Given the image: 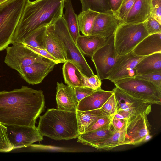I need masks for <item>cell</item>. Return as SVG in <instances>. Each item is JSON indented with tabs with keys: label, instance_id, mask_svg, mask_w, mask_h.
Returning a JSON list of instances; mask_svg holds the SVG:
<instances>
[{
	"label": "cell",
	"instance_id": "10",
	"mask_svg": "<svg viewBox=\"0 0 161 161\" xmlns=\"http://www.w3.org/2000/svg\"><path fill=\"white\" fill-rule=\"evenodd\" d=\"M147 116L139 114L128 122L125 140L122 145H137L150 139L151 126Z\"/></svg>",
	"mask_w": 161,
	"mask_h": 161
},
{
	"label": "cell",
	"instance_id": "23",
	"mask_svg": "<svg viewBox=\"0 0 161 161\" xmlns=\"http://www.w3.org/2000/svg\"><path fill=\"white\" fill-rule=\"evenodd\" d=\"M45 49L61 63L67 61L63 49L48 25L44 38Z\"/></svg>",
	"mask_w": 161,
	"mask_h": 161
},
{
	"label": "cell",
	"instance_id": "43",
	"mask_svg": "<svg viewBox=\"0 0 161 161\" xmlns=\"http://www.w3.org/2000/svg\"><path fill=\"white\" fill-rule=\"evenodd\" d=\"M7 0H0V4L6 1Z\"/></svg>",
	"mask_w": 161,
	"mask_h": 161
},
{
	"label": "cell",
	"instance_id": "12",
	"mask_svg": "<svg viewBox=\"0 0 161 161\" xmlns=\"http://www.w3.org/2000/svg\"><path fill=\"white\" fill-rule=\"evenodd\" d=\"M146 56L136 55L133 51L119 55L107 79L114 83L123 79L134 77L136 75L135 67Z\"/></svg>",
	"mask_w": 161,
	"mask_h": 161
},
{
	"label": "cell",
	"instance_id": "7",
	"mask_svg": "<svg viewBox=\"0 0 161 161\" xmlns=\"http://www.w3.org/2000/svg\"><path fill=\"white\" fill-rule=\"evenodd\" d=\"M114 84L133 97L152 104H161V89L151 82L132 77L121 80Z\"/></svg>",
	"mask_w": 161,
	"mask_h": 161
},
{
	"label": "cell",
	"instance_id": "32",
	"mask_svg": "<svg viewBox=\"0 0 161 161\" xmlns=\"http://www.w3.org/2000/svg\"><path fill=\"white\" fill-rule=\"evenodd\" d=\"M136 1V0H123L119 8L114 13L121 22L130 11Z\"/></svg>",
	"mask_w": 161,
	"mask_h": 161
},
{
	"label": "cell",
	"instance_id": "2",
	"mask_svg": "<svg viewBox=\"0 0 161 161\" xmlns=\"http://www.w3.org/2000/svg\"><path fill=\"white\" fill-rule=\"evenodd\" d=\"M65 0L29 1L15 29L10 44L22 43L38 28L53 24L63 15Z\"/></svg>",
	"mask_w": 161,
	"mask_h": 161
},
{
	"label": "cell",
	"instance_id": "4",
	"mask_svg": "<svg viewBox=\"0 0 161 161\" xmlns=\"http://www.w3.org/2000/svg\"><path fill=\"white\" fill-rule=\"evenodd\" d=\"M48 25L61 45L66 60L74 63L86 75H95L69 32L63 16Z\"/></svg>",
	"mask_w": 161,
	"mask_h": 161
},
{
	"label": "cell",
	"instance_id": "41",
	"mask_svg": "<svg viewBox=\"0 0 161 161\" xmlns=\"http://www.w3.org/2000/svg\"><path fill=\"white\" fill-rule=\"evenodd\" d=\"M128 121V120L117 118L113 116L111 123L114 130H118L123 128Z\"/></svg>",
	"mask_w": 161,
	"mask_h": 161
},
{
	"label": "cell",
	"instance_id": "9",
	"mask_svg": "<svg viewBox=\"0 0 161 161\" xmlns=\"http://www.w3.org/2000/svg\"><path fill=\"white\" fill-rule=\"evenodd\" d=\"M118 56L115 48L113 34L107 38L104 44L91 57L97 75L101 80L107 79Z\"/></svg>",
	"mask_w": 161,
	"mask_h": 161
},
{
	"label": "cell",
	"instance_id": "5",
	"mask_svg": "<svg viewBox=\"0 0 161 161\" xmlns=\"http://www.w3.org/2000/svg\"><path fill=\"white\" fill-rule=\"evenodd\" d=\"M30 0H7L0 4V52L10 44Z\"/></svg>",
	"mask_w": 161,
	"mask_h": 161
},
{
	"label": "cell",
	"instance_id": "15",
	"mask_svg": "<svg viewBox=\"0 0 161 161\" xmlns=\"http://www.w3.org/2000/svg\"><path fill=\"white\" fill-rule=\"evenodd\" d=\"M120 23L111 10L100 13L95 20L90 35L107 38L114 33Z\"/></svg>",
	"mask_w": 161,
	"mask_h": 161
},
{
	"label": "cell",
	"instance_id": "42",
	"mask_svg": "<svg viewBox=\"0 0 161 161\" xmlns=\"http://www.w3.org/2000/svg\"><path fill=\"white\" fill-rule=\"evenodd\" d=\"M111 10L114 13L119 8L123 0H108Z\"/></svg>",
	"mask_w": 161,
	"mask_h": 161
},
{
	"label": "cell",
	"instance_id": "24",
	"mask_svg": "<svg viewBox=\"0 0 161 161\" xmlns=\"http://www.w3.org/2000/svg\"><path fill=\"white\" fill-rule=\"evenodd\" d=\"M62 73L67 85L73 88L83 87V73L72 62L67 61L64 63Z\"/></svg>",
	"mask_w": 161,
	"mask_h": 161
},
{
	"label": "cell",
	"instance_id": "31",
	"mask_svg": "<svg viewBox=\"0 0 161 161\" xmlns=\"http://www.w3.org/2000/svg\"><path fill=\"white\" fill-rule=\"evenodd\" d=\"M13 149L8 138L7 128L0 123V152H8Z\"/></svg>",
	"mask_w": 161,
	"mask_h": 161
},
{
	"label": "cell",
	"instance_id": "33",
	"mask_svg": "<svg viewBox=\"0 0 161 161\" xmlns=\"http://www.w3.org/2000/svg\"><path fill=\"white\" fill-rule=\"evenodd\" d=\"M100 109L106 113L112 116L116 113L118 110L117 103L114 93Z\"/></svg>",
	"mask_w": 161,
	"mask_h": 161
},
{
	"label": "cell",
	"instance_id": "6",
	"mask_svg": "<svg viewBox=\"0 0 161 161\" xmlns=\"http://www.w3.org/2000/svg\"><path fill=\"white\" fill-rule=\"evenodd\" d=\"M114 34L115 48L119 55L132 51L140 42L149 35L145 22L120 23Z\"/></svg>",
	"mask_w": 161,
	"mask_h": 161
},
{
	"label": "cell",
	"instance_id": "22",
	"mask_svg": "<svg viewBox=\"0 0 161 161\" xmlns=\"http://www.w3.org/2000/svg\"><path fill=\"white\" fill-rule=\"evenodd\" d=\"M78 131L80 134L86 130L99 119L110 115L100 109L76 111Z\"/></svg>",
	"mask_w": 161,
	"mask_h": 161
},
{
	"label": "cell",
	"instance_id": "39",
	"mask_svg": "<svg viewBox=\"0 0 161 161\" xmlns=\"http://www.w3.org/2000/svg\"><path fill=\"white\" fill-rule=\"evenodd\" d=\"M74 88L78 102L89 95L95 90L84 87H75Z\"/></svg>",
	"mask_w": 161,
	"mask_h": 161
},
{
	"label": "cell",
	"instance_id": "25",
	"mask_svg": "<svg viewBox=\"0 0 161 161\" xmlns=\"http://www.w3.org/2000/svg\"><path fill=\"white\" fill-rule=\"evenodd\" d=\"M134 69L136 75L161 71V53L146 56L139 62Z\"/></svg>",
	"mask_w": 161,
	"mask_h": 161
},
{
	"label": "cell",
	"instance_id": "29",
	"mask_svg": "<svg viewBox=\"0 0 161 161\" xmlns=\"http://www.w3.org/2000/svg\"><path fill=\"white\" fill-rule=\"evenodd\" d=\"M47 26L40 27L33 31L24 40L22 43L45 49L44 38Z\"/></svg>",
	"mask_w": 161,
	"mask_h": 161
},
{
	"label": "cell",
	"instance_id": "36",
	"mask_svg": "<svg viewBox=\"0 0 161 161\" xmlns=\"http://www.w3.org/2000/svg\"><path fill=\"white\" fill-rule=\"evenodd\" d=\"M145 22L146 29L149 35L161 32V24L151 15Z\"/></svg>",
	"mask_w": 161,
	"mask_h": 161
},
{
	"label": "cell",
	"instance_id": "19",
	"mask_svg": "<svg viewBox=\"0 0 161 161\" xmlns=\"http://www.w3.org/2000/svg\"><path fill=\"white\" fill-rule=\"evenodd\" d=\"M132 51L136 55L142 56L161 53V32L148 35Z\"/></svg>",
	"mask_w": 161,
	"mask_h": 161
},
{
	"label": "cell",
	"instance_id": "37",
	"mask_svg": "<svg viewBox=\"0 0 161 161\" xmlns=\"http://www.w3.org/2000/svg\"><path fill=\"white\" fill-rule=\"evenodd\" d=\"M151 16L161 24V0H150Z\"/></svg>",
	"mask_w": 161,
	"mask_h": 161
},
{
	"label": "cell",
	"instance_id": "8",
	"mask_svg": "<svg viewBox=\"0 0 161 161\" xmlns=\"http://www.w3.org/2000/svg\"><path fill=\"white\" fill-rule=\"evenodd\" d=\"M12 44V46H8L6 48V53L4 62L7 66L19 74L24 68L32 64L51 61L34 52L22 43L16 42Z\"/></svg>",
	"mask_w": 161,
	"mask_h": 161
},
{
	"label": "cell",
	"instance_id": "28",
	"mask_svg": "<svg viewBox=\"0 0 161 161\" xmlns=\"http://www.w3.org/2000/svg\"><path fill=\"white\" fill-rule=\"evenodd\" d=\"M99 13L88 9L82 11L77 16L79 30L83 35H90L95 20Z\"/></svg>",
	"mask_w": 161,
	"mask_h": 161
},
{
	"label": "cell",
	"instance_id": "40",
	"mask_svg": "<svg viewBox=\"0 0 161 161\" xmlns=\"http://www.w3.org/2000/svg\"><path fill=\"white\" fill-rule=\"evenodd\" d=\"M24 44L26 47L34 52L45 58L55 62L57 64L61 63L57 59L54 57L53 56L45 49L34 47L25 44Z\"/></svg>",
	"mask_w": 161,
	"mask_h": 161
},
{
	"label": "cell",
	"instance_id": "20",
	"mask_svg": "<svg viewBox=\"0 0 161 161\" xmlns=\"http://www.w3.org/2000/svg\"><path fill=\"white\" fill-rule=\"evenodd\" d=\"M107 38L97 35H80L77 38L76 44L83 55L92 57L104 44Z\"/></svg>",
	"mask_w": 161,
	"mask_h": 161
},
{
	"label": "cell",
	"instance_id": "21",
	"mask_svg": "<svg viewBox=\"0 0 161 161\" xmlns=\"http://www.w3.org/2000/svg\"><path fill=\"white\" fill-rule=\"evenodd\" d=\"M115 130L110 123L102 128L80 134L77 141L83 145L93 147L97 143L110 136Z\"/></svg>",
	"mask_w": 161,
	"mask_h": 161
},
{
	"label": "cell",
	"instance_id": "18",
	"mask_svg": "<svg viewBox=\"0 0 161 161\" xmlns=\"http://www.w3.org/2000/svg\"><path fill=\"white\" fill-rule=\"evenodd\" d=\"M151 14L150 0H136L131 9L121 23L144 22Z\"/></svg>",
	"mask_w": 161,
	"mask_h": 161
},
{
	"label": "cell",
	"instance_id": "27",
	"mask_svg": "<svg viewBox=\"0 0 161 161\" xmlns=\"http://www.w3.org/2000/svg\"><path fill=\"white\" fill-rule=\"evenodd\" d=\"M127 123L121 129L115 130L107 138L95 145L93 147L98 150H109L121 146L125 140Z\"/></svg>",
	"mask_w": 161,
	"mask_h": 161
},
{
	"label": "cell",
	"instance_id": "16",
	"mask_svg": "<svg viewBox=\"0 0 161 161\" xmlns=\"http://www.w3.org/2000/svg\"><path fill=\"white\" fill-rule=\"evenodd\" d=\"M56 99L58 108L66 111H77L78 102L73 87L62 82H57Z\"/></svg>",
	"mask_w": 161,
	"mask_h": 161
},
{
	"label": "cell",
	"instance_id": "14",
	"mask_svg": "<svg viewBox=\"0 0 161 161\" xmlns=\"http://www.w3.org/2000/svg\"><path fill=\"white\" fill-rule=\"evenodd\" d=\"M56 64L52 61L36 62L24 68L19 74L28 83L38 84L53 70Z\"/></svg>",
	"mask_w": 161,
	"mask_h": 161
},
{
	"label": "cell",
	"instance_id": "34",
	"mask_svg": "<svg viewBox=\"0 0 161 161\" xmlns=\"http://www.w3.org/2000/svg\"><path fill=\"white\" fill-rule=\"evenodd\" d=\"M134 77L151 82L161 89V71L154 72L144 75H136Z\"/></svg>",
	"mask_w": 161,
	"mask_h": 161
},
{
	"label": "cell",
	"instance_id": "30",
	"mask_svg": "<svg viewBox=\"0 0 161 161\" xmlns=\"http://www.w3.org/2000/svg\"><path fill=\"white\" fill-rule=\"evenodd\" d=\"M82 11L88 9L99 13L110 10L108 0H80Z\"/></svg>",
	"mask_w": 161,
	"mask_h": 161
},
{
	"label": "cell",
	"instance_id": "1",
	"mask_svg": "<svg viewBox=\"0 0 161 161\" xmlns=\"http://www.w3.org/2000/svg\"><path fill=\"white\" fill-rule=\"evenodd\" d=\"M41 90L22 86L0 91V123L4 125L35 126L45 108Z\"/></svg>",
	"mask_w": 161,
	"mask_h": 161
},
{
	"label": "cell",
	"instance_id": "26",
	"mask_svg": "<svg viewBox=\"0 0 161 161\" xmlns=\"http://www.w3.org/2000/svg\"><path fill=\"white\" fill-rule=\"evenodd\" d=\"M64 8L65 12L63 17L73 39L76 43L77 38L80 35L77 16L75 13L71 0H65Z\"/></svg>",
	"mask_w": 161,
	"mask_h": 161
},
{
	"label": "cell",
	"instance_id": "13",
	"mask_svg": "<svg viewBox=\"0 0 161 161\" xmlns=\"http://www.w3.org/2000/svg\"><path fill=\"white\" fill-rule=\"evenodd\" d=\"M112 91L117 102V110L127 112L133 118L141 114L147 115L151 112L152 104L133 97L117 87Z\"/></svg>",
	"mask_w": 161,
	"mask_h": 161
},
{
	"label": "cell",
	"instance_id": "17",
	"mask_svg": "<svg viewBox=\"0 0 161 161\" xmlns=\"http://www.w3.org/2000/svg\"><path fill=\"white\" fill-rule=\"evenodd\" d=\"M113 93L101 88L95 90L89 95L78 102L77 110L88 111L100 109Z\"/></svg>",
	"mask_w": 161,
	"mask_h": 161
},
{
	"label": "cell",
	"instance_id": "11",
	"mask_svg": "<svg viewBox=\"0 0 161 161\" xmlns=\"http://www.w3.org/2000/svg\"><path fill=\"white\" fill-rule=\"evenodd\" d=\"M5 126L13 149L29 147L43 139V136L35 126Z\"/></svg>",
	"mask_w": 161,
	"mask_h": 161
},
{
	"label": "cell",
	"instance_id": "35",
	"mask_svg": "<svg viewBox=\"0 0 161 161\" xmlns=\"http://www.w3.org/2000/svg\"><path fill=\"white\" fill-rule=\"evenodd\" d=\"M83 76V87L89 88L93 90L101 88V80L97 75L88 77L84 74Z\"/></svg>",
	"mask_w": 161,
	"mask_h": 161
},
{
	"label": "cell",
	"instance_id": "3",
	"mask_svg": "<svg viewBox=\"0 0 161 161\" xmlns=\"http://www.w3.org/2000/svg\"><path fill=\"white\" fill-rule=\"evenodd\" d=\"M39 117L37 128L43 136L56 141L67 140L77 138L80 135L76 112L49 109Z\"/></svg>",
	"mask_w": 161,
	"mask_h": 161
},
{
	"label": "cell",
	"instance_id": "38",
	"mask_svg": "<svg viewBox=\"0 0 161 161\" xmlns=\"http://www.w3.org/2000/svg\"><path fill=\"white\" fill-rule=\"evenodd\" d=\"M112 117L109 115L100 118L86 132L96 130L107 126L111 123Z\"/></svg>",
	"mask_w": 161,
	"mask_h": 161
}]
</instances>
